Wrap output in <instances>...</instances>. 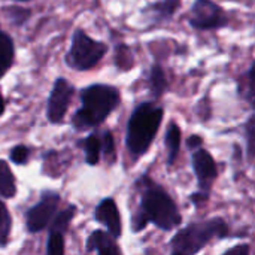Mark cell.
<instances>
[{
	"label": "cell",
	"mask_w": 255,
	"mask_h": 255,
	"mask_svg": "<svg viewBox=\"0 0 255 255\" xmlns=\"http://www.w3.org/2000/svg\"><path fill=\"white\" fill-rule=\"evenodd\" d=\"M134 187L140 194L139 211L131 220L134 233H140L148 224H154L163 232H172L182 224V215L175 200L148 173H143L134 182Z\"/></svg>",
	"instance_id": "6da1fadb"
},
{
	"label": "cell",
	"mask_w": 255,
	"mask_h": 255,
	"mask_svg": "<svg viewBox=\"0 0 255 255\" xmlns=\"http://www.w3.org/2000/svg\"><path fill=\"white\" fill-rule=\"evenodd\" d=\"M120 90L109 84H93L81 90V108L72 117L76 131L96 128L118 108Z\"/></svg>",
	"instance_id": "7a4b0ae2"
},
{
	"label": "cell",
	"mask_w": 255,
	"mask_h": 255,
	"mask_svg": "<svg viewBox=\"0 0 255 255\" xmlns=\"http://www.w3.org/2000/svg\"><path fill=\"white\" fill-rule=\"evenodd\" d=\"M164 118V108L154 102H142L131 112L127 124L126 145L133 157L145 155Z\"/></svg>",
	"instance_id": "3957f363"
},
{
	"label": "cell",
	"mask_w": 255,
	"mask_h": 255,
	"mask_svg": "<svg viewBox=\"0 0 255 255\" xmlns=\"http://www.w3.org/2000/svg\"><path fill=\"white\" fill-rule=\"evenodd\" d=\"M229 236V224L223 218L215 217L211 220L191 223L187 227L176 232V235L170 241V247L176 253L184 255H196L212 241L226 239Z\"/></svg>",
	"instance_id": "277c9868"
},
{
	"label": "cell",
	"mask_w": 255,
	"mask_h": 255,
	"mask_svg": "<svg viewBox=\"0 0 255 255\" xmlns=\"http://www.w3.org/2000/svg\"><path fill=\"white\" fill-rule=\"evenodd\" d=\"M108 49L105 42L93 39L82 28H76L72 34L70 49L64 55V63L76 72H87L103 60Z\"/></svg>",
	"instance_id": "5b68a950"
},
{
	"label": "cell",
	"mask_w": 255,
	"mask_h": 255,
	"mask_svg": "<svg viewBox=\"0 0 255 255\" xmlns=\"http://www.w3.org/2000/svg\"><path fill=\"white\" fill-rule=\"evenodd\" d=\"M190 25L199 31L220 30L229 25V13L214 0H196L190 9Z\"/></svg>",
	"instance_id": "8992f818"
},
{
	"label": "cell",
	"mask_w": 255,
	"mask_h": 255,
	"mask_svg": "<svg viewBox=\"0 0 255 255\" xmlns=\"http://www.w3.org/2000/svg\"><path fill=\"white\" fill-rule=\"evenodd\" d=\"M60 202H61V197L57 191H51V190L43 191L40 194L39 202L25 212L27 232L31 235L43 232L51 224L52 218L55 217Z\"/></svg>",
	"instance_id": "52a82bcc"
},
{
	"label": "cell",
	"mask_w": 255,
	"mask_h": 255,
	"mask_svg": "<svg viewBox=\"0 0 255 255\" xmlns=\"http://www.w3.org/2000/svg\"><path fill=\"white\" fill-rule=\"evenodd\" d=\"M75 96V87L66 78H57L46 103V118L51 124H61L72 99Z\"/></svg>",
	"instance_id": "ba28073f"
},
{
	"label": "cell",
	"mask_w": 255,
	"mask_h": 255,
	"mask_svg": "<svg viewBox=\"0 0 255 255\" xmlns=\"http://www.w3.org/2000/svg\"><path fill=\"white\" fill-rule=\"evenodd\" d=\"M191 164H193V170H194V175H196L197 184H199L197 193L209 197L214 182L218 178V167H217V163H215L212 154L203 148H199V149L193 151Z\"/></svg>",
	"instance_id": "9c48e42d"
},
{
	"label": "cell",
	"mask_w": 255,
	"mask_h": 255,
	"mask_svg": "<svg viewBox=\"0 0 255 255\" xmlns=\"http://www.w3.org/2000/svg\"><path fill=\"white\" fill-rule=\"evenodd\" d=\"M76 212H78V208L75 205H69L64 211L55 214V217L51 221L52 224L48 233L46 255H64V236Z\"/></svg>",
	"instance_id": "30bf717a"
},
{
	"label": "cell",
	"mask_w": 255,
	"mask_h": 255,
	"mask_svg": "<svg viewBox=\"0 0 255 255\" xmlns=\"http://www.w3.org/2000/svg\"><path fill=\"white\" fill-rule=\"evenodd\" d=\"M94 220L103 224L108 229V233L114 239H120L123 235V223L121 215L117 206V202L112 197L103 199L94 209Z\"/></svg>",
	"instance_id": "8fae6325"
},
{
	"label": "cell",
	"mask_w": 255,
	"mask_h": 255,
	"mask_svg": "<svg viewBox=\"0 0 255 255\" xmlns=\"http://www.w3.org/2000/svg\"><path fill=\"white\" fill-rule=\"evenodd\" d=\"M87 251L97 253V255H123L121 248L108 232L94 230L87 239Z\"/></svg>",
	"instance_id": "7c38bea8"
},
{
	"label": "cell",
	"mask_w": 255,
	"mask_h": 255,
	"mask_svg": "<svg viewBox=\"0 0 255 255\" xmlns=\"http://www.w3.org/2000/svg\"><path fill=\"white\" fill-rule=\"evenodd\" d=\"M179 7H181V0H157L148 4L142 12L148 13V16L154 22H167L175 16Z\"/></svg>",
	"instance_id": "4fadbf2b"
},
{
	"label": "cell",
	"mask_w": 255,
	"mask_h": 255,
	"mask_svg": "<svg viewBox=\"0 0 255 255\" xmlns=\"http://www.w3.org/2000/svg\"><path fill=\"white\" fill-rule=\"evenodd\" d=\"M81 149L84 151L85 155V163L88 166H96L100 163V154H102V140H100V133L93 131L87 137L81 139L78 142Z\"/></svg>",
	"instance_id": "5bb4252c"
},
{
	"label": "cell",
	"mask_w": 255,
	"mask_h": 255,
	"mask_svg": "<svg viewBox=\"0 0 255 255\" xmlns=\"http://www.w3.org/2000/svg\"><path fill=\"white\" fill-rule=\"evenodd\" d=\"M148 88L154 99H160L169 88V81L166 72L160 63H154L148 75Z\"/></svg>",
	"instance_id": "9a60e30c"
},
{
	"label": "cell",
	"mask_w": 255,
	"mask_h": 255,
	"mask_svg": "<svg viewBox=\"0 0 255 255\" xmlns=\"http://www.w3.org/2000/svg\"><path fill=\"white\" fill-rule=\"evenodd\" d=\"M15 61L13 39L0 27V79L10 70Z\"/></svg>",
	"instance_id": "2e32d148"
},
{
	"label": "cell",
	"mask_w": 255,
	"mask_h": 255,
	"mask_svg": "<svg viewBox=\"0 0 255 255\" xmlns=\"http://www.w3.org/2000/svg\"><path fill=\"white\" fill-rule=\"evenodd\" d=\"M181 128L179 126L172 121L166 130V136H164V143H166V148H167V164L172 166L176 158H178V154L181 151Z\"/></svg>",
	"instance_id": "e0dca14e"
},
{
	"label": "cell",
	"mask_w": 255,
	"mask_h": 255,
	"mask_svg": "<svg viewBox=\"0 0 255 255\" xmlns=\"http://www.w3.org/2000/svg\"><path fill=\"white\" fill-rule=\"evenodd\" d=\"M16 178L10 170L7 161L0 158V197L12 199L16 194Z\"/></svg>",
	"instance_id": "ac0fdd59"
},
{
	"label": "cell",
	"mask_w": 255,
	"mask_h": 255,
	"mask_svg": "<svg viewBox=\"0 0 255 255\" xmlns=\"http://www.w3.org/2000/svg\"><path fill=\"white\" fill-rule=\"evenodd\" d=\"M114 64L121 72H130L134 66V55L127 43H118L114 48Z\"/></svg>",
	"instance_id": "d6986e66"
},
{
	"label": "cell",
	"mask_w": 255,
	"mask_h": 255,
	"mask_svg": "<svg viewBox=\"0 0 255 255\" xmlns=\"http://www.w3.org/2000/svg\"><path fill=\"white\" fill-rule=\"evenodd\" d=\"M254 73H255V63L253 61L250 69L242 75V78L238 82V93L239 96L247 100L253 108H254Z\"/></svg>",
	"instance_id": "ffe728a7"
},
{
	"label": "cell",
	"mask_w": 255,
	"mask_h": 255,
	"mask_svg": "<svg viewBox=\"0 0 255 255\" xmlns=\"http://www.w3.org/2000/svg\"><path fill=\"white\" fill-rule=\"evenodd\" d=\"M1 10L6 19L15 27H22L31 16V10L21 6H4Z\"/></svg>",
	"instance_id": "44dd1931"
},
{
	"label": "cell",
	"mask_w": 255,
	"mask_h": 255,
	"mask_svg": "<svg viewBox=\"0 0 255 255\" xmlns=\"http://www.w3.org/2000/svg\"><path fill=\"white\" fill-rule=\"evenodd\" d=\"M12 232V217L4 202L0 200V248H4L9 244Z\"/></svg>",
	"instance_id": "7402d4cb"
},
{
	"label": "cell",
	"mask_w": 255,
	"mask_h": 255,
	"mask_svg": "<svg viewBox=\"0 0 255 255\" xmlns=\"http://www.w3.org/2000/svg\"><path fill=\"white\" fill-rule=\"evenodd\" d=\"M100 140H102V154L109 163L114 164L117 161V146H115L114 133L111 130H105L100 134Z\"/></svg>",
	"instance_id": "603a6c76"
},
{
	"label": "cell",
	"mask_w": 255,
	"mask_h": 255,
	"mask_svg": "<svg viewBox=\"0 0 255 255\" xmlns=\"http://www.w3.org/2000/svg\"><path fill=\"white\" fill-rule=\"evenodd\" d=\"M30 154H31V148H28L25 145H15L9 152V158L12 163L18 164V166H24L25 163H28Z\"/></svg>",
	"instance_id": "cb8c5ba5"
},
{
	"label": "cell",
	"mask_w": 255,
	"mask_h": 255,
	"mask_svg": "<svg viewBox=\"0 0 255 255\" xmlns=\"http://www.w3.org/2000/svg\"><path fill=\"white\" fill-rule=\"evenodd\" d=\"M245 136H247V152L250 161L254 160V139H255V115H251L245 124Z\"/></svg>",
	"instance_id": "d4e9b609"
},
{
	"label": "cell",
	"mask_w": 255,
	"mask_h": 255,
	"mask_svg": "<svg viewBox=\"0 0 255 255\" xmlns=\"http://www.w3.org/2000/svg\"><path fill=\"white\" fill-rule=\"evenodd\" d=\"M223 255H251V247L248 244H239V245L227 250Z\"/></svg>",
	"instance_id": "484cf974"
},
{
	"label": "cell",
	"mask_w": 255,
	"mask_h": 255,
	"mask_svg": "<svg viewBox=\"0 0 255 255\" xmlns=\"http://www.w3.org/2000/svg\"><path fill=\"white\" fill-rule=\"evenodd\" d=\"M187 146H188V149H191V151H196V149L202 148V146H203V137L199 136V134L190 136V137L187 139Z\"/></svg>",
	"instance_id": "4316f807"
},
{
	"label": "cell",
	"mask_w": 255,
	"mask_h": 255,
	"mask_svg": "<svg viewBox=\"0 0 255 255\" xmlns=\"http://www.w3.org/2000/svg\"><path fill=\"white\" fill-rule=\"evenodd\" d=\"M4 109H6V102H4V97L0 93V117L4 114Z\"/></svg>",
	"instance_id": "83f0119b"
},
{
	"label": "cell",
	"mask_w": 255,
	"mask_h": 255,
	"mask_svg": "<svg viewBox=\"0 0 255 255\" xmlns=\"http://www.w3.org/2000/svg\"><path fill=\"white\" fill-rule=\"evenodd\" d=\"M170 255H184V254H181V253H176V251H173V253H172Z\"/></svg>",
	"instance_id": "f1b7e54d"
},
{
	"label": "cell",
	"mask_w": 255,
	"mask_h": 255,
	"mask_svg": "<svg viewBox=\"0 0 255 255\" xmlns=\"http://www.w3.org/2000/svg\"><path fill=\"white\" fill-rule=\"evenodd\" d=\"M16 1H30V0H16Z\"/></svg>",
	"instance_id": "f546056e"
}]
</instances>
